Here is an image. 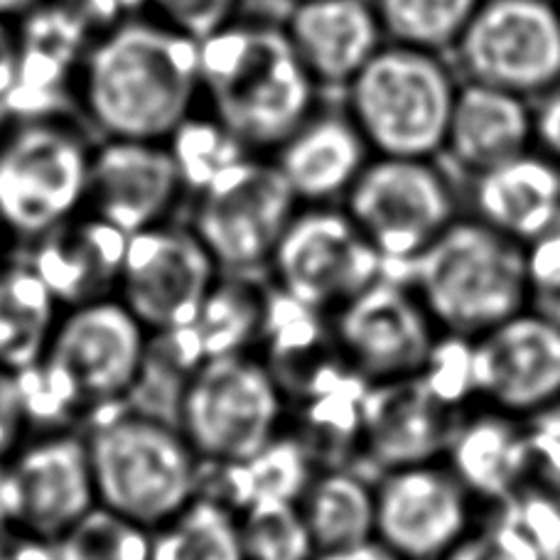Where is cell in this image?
I'll return each instance as SVG.
<instances>
[{
    "mask_svg": "<svg viewBox=\"0 0 560 560\" xmlns=\"http://www.w3.org/2000/svg\"><path fill=\"white\" fill-rule=\"evenodd\" d=\"M30 435L18 376L0 369V459H8Z\"/></svg>",
    "mask_w": 560,
    "mask_h": 560,
    "instance_id": "f35d334b",
    "label": "cell"
},
{
    "mask_svg": "<svg viewBox=\"0 0 560 560\" xmlns=\"http://www.w3.org/2000/svg\"><path fill=\"white\" fill-rule=\"evenodd\" d=\"M315 560H401V558L388 551L386 546H382L374 538V541H366L359 546L337 548V551H323L315 556Z\"/></svg>",
    "mask_w": 560,
    "mask_h": 560,
    "instance_id": "f6af8a7d",
    "label": "cell"
},
{
    "mask_svg": "<svg viewBox=\"0 0 560 560\" xmlns=\"http://www.w3.org/2000/svg\"><path fill=\"white\" fill-rule=\"evenodd\" d=\"M283 27L319 89H345L386 45L372 0H305Z\"/></svg>",
    "mask_w": 560,
    "mask_h": 560,
    "instance_id": "cb8c5ba5",
    "label": "cell"
},
{
    "mask_svg": "<svg viewBox=\"0 0 560 560\" xmlns=\"http://www.w3.org/2000/svg\"><path fill=\"white\" fill-rule=\"evenodd\" d=\"M401 276L443 335L477 339L526 310V246L459 214Z\"/></svg>",
    "mask_w": 560,
    "mask_h": 560,
    "instance_id": "5b68a950",
    "label": "cell"
},
{
    "mask_svg": "<svg viewBox=\"0 0 560 560\" xmlns=\"http://www.w3.org/2000/svg\"><path fill=\"white\" fill-rule=\"evenodd\" d=\"M534 148L532 102L504 89L459 82L443 155L463 177H475Z\"/></svg>",
    "mask_w": 560,
    "mask_h": 560,
    "instance_id": "484cf974",
    "label": "cell"
},
{
    "mask_svg": "<svg viewBox=\"0 0 560 560\" xmlns=\"http://www.w3.org/2000/svg\"><path fill=\"white\" fill-rule=\"evenodd\" d=\"M3 532H15V497L5 459H0V534Z\"/></svg>",
    "mask_w": 560,
    "mask_h": 560,
    "instance_id": "bcb514c9",
    "label": "cell"
},
{
    "mask_svg": "<svg viewBox=\"0 0 560 560\" xmlns=\"http://www.w3.org/2000/svg\"><path fill=\"white\" fill-rule=\"evenodd\" d=\"M236 514L246 560H315L319 553L300 502L264 499Z\"/></svg>",
    "mask_w": 560,
    "mask_h": 560,
    "instance_id": "836d02e7",
    "label": "cell"
},
{
    "mask_svg": "<svg viewBox=\"0 0 560 560\" xmlns=\"http://www.w3.org/2000/svg\"><path fill=\"white\" fill-rule=\"evenodd\" d=\"M13 254H15V242L10 238L3 222H0V266H3L8 258H13Z\"/></svg>",
    "mask_w": 560,
    "mask_h": 560,
    "instance_id": "c3c4849f",
    "label": "cell"
},
{
    "mask_svg": "<svg viewBox=\"0 0 560 560\" xmlns=\"http://www.w3.org/2000/svg\"><path fill=\"white\" fill-rule=\"evenodd\" d=\"M469 183V214L528 246L560 226V165L536 148Z\"/></svg>",
    "mask_w": 560,
    "mask_h": 560,
    "instance_id": "d4e9b609",
    "label": "cell"
},
{
    "mask_svg": "<svg viewBox=\"0 0 560 560\" xmlns=\"http://www.w3.org/2000/svg\"><path fill=\"white\" fill-rule=\"evenodd\" d=\"M148 342V329L116 295L65 307L43 359L15 374L30 433L82 428L126 404Z\"/></svg>",
    "mask_w": 560,
    "mask_h": 560,
    "instance_id": "3957f363",
    "label": "cell"
},
{
    "mask_svg": "<svg viewBox=\"0 0 560 560\" xmlns=\"http://www.w3.org/2000/svg\"><path fill=\"white\" fill-rule=\"evenodd\" d=\"M384 273V258L342 205H300L266 266L276 290L325 315Z\"/></svg>",
    "mask_w": 560,
    "mask_h": 560,
    "instance_id": "8fae6325",
    "label": "cell"
},
{
    "mask_svg": "<svg viewBox=\"0 0 560 560\" xmlns=\"http://www.w3.org/2000/svg\"><path fill=\"white\" fill-rule=\"evenodd\" d=\"M13 121V114H10V108L5 102H0V136H3L5 128Z\"/></svg>",
    "mask_w": 560,
    "mask_h": 560,
    "instance_id": "f907efd6",
    "label": "cell"
},
{
    "mask_svg": "<svg viewBox=\"0 0 560 560\" xmlns=\"http://www.w3.org/2000/svg\"><path fill=\"white\" fill-rule=\"evenodd\" d=\"M319 467L307 440L288 425L242 463L205 465L202 492L222 499L234 512L264 499L300 502Z\"/></svg>",
    "mask_w": 560,
    "mask_h": 560,
    "instance_id": "4316f807",
    "label": "cell"
},
{
    "mask_svg": "<svg viewBox=\"0 0 560 560\" xmlns=\"http://www.w3.org/2000/svg\"><path fill=\"white\" fill-rule=\"evenodd\" d=\"M443 463L482 512L536 482L534 447L526 418L475 404L459 413Z\"/></svg>",
    "mask_w": 560,
    "mask_h": 560,
    "instance_id": "44dd1931",
    "label": "cell"
},
{
    "mask_svg": "<svg viewBox=\"0 0 560 560\" xmlns=\"http://www.w3.org/2000/svg\"><path fill=\"white\" fill-rule=\"evenodd\" d=\"M459 413L430 392L420 376L372 384L364 406L362 453L378 475L443 459Z\"/></svg>",
    "mask_w": 560,
    "mask_h": 560,
    "instance_id": "7402d4cb",
    "label": "cell"
},
{
    "mask_svg": "<svg viewBox=\"0 0 560 560\" xmlns=\"http://www.w3.org/2000/svg\"><path fill=\"white\" fill-rule=\"evenodd\" d=\"M5 465L20 534L55 544L96 506L82 428L30 433Z\"/></svg>",
    "mask_w": 560,
    "mask_h": 560,
    "instance_id": "2e32d148",
    "label": "cell"
},
{
    "mask_svg": "<svg viewBox=\"0 0 560 560\" xmlns=\"http://www.w3.org/2000/svg\"><path fill=\"white\" fill-rule=\"evenodd\" d=\"M482 0H372L386 43L453 49Z\"/></svg>",
    "mask_w": 560,
    "mask_h": 560,
    "instance_id": "d6a6232c",
    "label": "cell"
},
{
    "mask_svg": "<svg viewBox=\"0 0 560 560\" xmlns=\"http://www.w3.org/2000/svg\"><path fill=\"white\" fill-rule=\"evenodd\" d=\"M288 425L285 388L256 352L207 359L189 376L177 413L205 465L242 463Z\"/></svg>",
    "mask_w": 560,
    "mask_h": 560,
    "instance_id": "ba28073f",
    "label": "cell"
},
{
    "mask_svg": "<svg viewBox=\"0 0 560 560\" xmlns=\"http://www.w3.org/2000/svg\"><path fill=\"white\" fill-rule=\"evenodd\" d=\"M479 528L504 560H560V497L541 482L485 509Z\"/></svg>",
    "mask_w": 560,
    "mask_h": 560,
    "instance_id": "4dcf8cb0",
    "label": "cell"
},
{
    "mask_svg": "<svg viewBox=\"0 0 560 560\" xmlns=\"http://www.w3.org/2000/svg\"><path fill=\"white\" fill-rule=\"evenodd\" d=\"M450 52L463 82L532 102L560 82L558 0H482Z\"/></svg>",
    "mask_w": 560,
    "mask_h": 560,
    "instance_id": "7c38bea8",
    "label": "cell"
},
{
    "mask_svg": "<svg viewBox=\"0 0 560 560\" xmlns=\"http://www.w3.org/2000/svg\"><path fill=\"white\" fill-rule=\"evenodd\" d=\"M283 23L238 18L199 43V102L246 153L273 155L319 106Z\"/></svg>",
    "mask_w": 560,
    "mask_h": 560,
    "instance_id": "7a4b0ae2",
    "label": "cell"
},
{
    "mask_svg": "<svg viewBox=\"0 0 560 560\" xmlns=\"http://www.w3.org/2000/svg\"><path fill=\"white\" fill-rule=\"evenodd\" d=\"M199 102V43L150 13L94 35L74 114L96 140H167Z\"/></svg>",
    "mask_w": 560,
    "mask_h": 560,
    "instance_id": "6da1fadb",
    "label": "cell"
},
{
    "mask_svg": "<svg viewBox=\"0 0 560 560\" xmlns=\"http://www.w3.org/2000/svg\"><path fill=\"white\" fill-rule=\"evenodd\" d=\"M298 207L273 158L244 153L189 192L179 219L222 273L266 276L268 258Z\"/></svg>",
    "mask_w": 560,
    "mask_h": 560,
    "instance_id": "9c48e42d",
    "label": "cell"
},
{
    "mask_svg": "<svg viewBox=\"0 0 560 560\" xmlns=\"http://www.w3.org/2000/svg\"><path fill=\"white\" fill-rule=\"evenodd\" d=\"M337 357L369 384L413 378L440 329L401 273L386 271L329 313Z\"/></svg>",
    "mask_w": 560,
    "mask_h": 560,
    "instance_id": "4fadbf2b",
    "label": "cell"
},
{
    "mask_svg": "<svg viewBox=\"0 0 560 560\" xmlns=\"http://www.w3.org/2000/svg\"><path fill=\"white\" fill-rule=\"evenodd\" d=\"M459 82L443 52L386 43L342 89V106L374 155L440 158Z\"/></svg>",
    "mask_w": 560,
    "mask_h": 560,
    "instance_id": "8992f818",
    "label": "cell"
},
{
    "mask_svg": "<svg viewBox=\"0 0 560 560\" xmlns=\"http://www.w3.org/2000/svg\"><path fill=\"white\" fill-rule=\"evenodd\" d=\"M0 560H57L55 544L43 538L3 532L0 534Z\"/></svg>",
    "mask_w": 560,
    "mask_h": 560,
    "instance_id": "b9f144b4",
    "label": "cell"
},
{
    "mask_svg": "<svg viewBox=\"0 0 560 560\" xmlns=\"http://www.w3.org/2000/svg\"><path fill=\"white\" fill-rule=\"evenodd\" d=\"M526 307L560 327V226L526 246Z\"/></svg>",
    "mask_w": 560,
    "mask_h": 560,
    "instance_id": "74e56055",
    "label": "cell"
},
{
    "mask_svg": "<svg viewBox=\"0 0 560 560\" xmlns=\"http://www.w3.org/2000/svg\"><path fill=\"white\" fill-rule=\"evenodd\" d=\"M45 3H49V0H0V18L13 20L15 23V20L27 15L30 10H35Z\"/></svg>",
    "mask_w": 560,
    "mask_h": 560,
    "instance_id": "7dc6e473",
    "label": "cell"
},
{
    "mask_svg": "<svg viewBox=\"0 0 560 560\" xmlns=\"http://www.w3.org/2000/svg\"><path fill=\"white\" fill-rule=\"evenodd\" d=\"M342 207L392 273L411 266L463 214L455 179L440 158L374 155Z\"/></svg>",
    "mask_w": 560,
    "mask_h": 560,
    "instance_id": "30bf717a",
    "label": "cell"
},
{
    "mask_svg": "<svg viewBox=\"0 0 560 560\" xmlns=\"http://www.w3.org/2000/svg\"><path fill=\"white\" fill-rule=\"evenodd\" d=\"M477 404L532 418L560 404V327L524 310L472 339Z\"/></svg>",
    "mask_w": 560,
    "mask_h": 560,
    "instance_id": "ac0fdd59",
    "label": "cell"
},
{
    "mask_svg": "<svg viewBox=\"0 0 560 560\" xmlns=\"http://www.w3.org/2000/svg\"><path fill=\"white\" fill-rule=\"evenodd\" d=\"M544 487H548V489H553V492L560 497V465L553 469L551 475H548L544 482H541Z\"/></svg>",
    "mask_w": 560,
    "mask_h": 560,
    "instance_id": "681fc988",
    "label": "cell"
},
{
    "mask_svg": "<svg viewBox=\"0 0 560 560\" xmlns=\"http://www.w3.org/2000/svg\"><path fill=\"white\" fill-rule=\"evenodd\" d=\"M482 514L443 459L376 477L374 538L401 560H443L475 532Z\"/></svg>",
    "mask_w": 560,
    "mask_h": 560,
    "instance_id": "9a60e30c",
    "label": "cell"
},
{
    "mask_svg": "<svg viewBox=\"0 0 560 560\" xmlns=\"http://www.w3.org/2000/svg\"><path fill=\"white\" fill-rule=\"evenodd\" d=\"M18 35L13 20L0 18V102H5L15 82Z\"/></svg>",
    "mask_w": 560,
    "mask_h": 560,
    "instance_id": "7bdbcfd3",
    "label": "cell"
},
{
    "mask_svg": "<svg viewBox=\"0 0 560 560\" xmlns=\"http://www.w3.org/2000/svg\"><path fill=\"white\" fill-rule=\"evenodd\" d=\"M187 185L165 140L94 143L86 209L126 234L183 217Z\"/></svg>",
    "mask_w": 560,
    "mask_h": 560,
    "instance_id": "e0dca14e",
    "label": "cell"
},
{
    "mask_svg": "<svg viewBox=\"0 0 560 560\" xmlns=\"http://www.w3.org/2000/svg\"><path fill=\"white\" fill-rule=\"evenodd\" d=\"M148 13L202 43L244 15V0H148Z\"/></svg>",
    "mask_w": 560,
    "mask_h": 560,
    "instance_id": "8d00e7d4",
    "label": "cell"
},
{
    "mask_svg": "<svg viewBox=\"0 0 560 560\" xmlns=\"http://www.w3.org/2000/svg\"><path fill=\"white\" fill-rule=\"evenodd\" d=\"M62 305L23 258L0 266V369L25 372L43 359Z\"/></svg>",
    "mask_w": 560,
    "mask_h": 560,
    "instance_id": "f1b7e54d",
    "label": "cell"
},
{
    "mask_svg": "<svg viewBox=\"0 0 560 560\" xmlns=\"http://www.w3.org/2000/svg\"><path fill=\"white\" fill-rule=\"evenodd\" d=\"M266 276L222 273L207 295L192 329L205 359L256 352L266 315Z\"/></svg>",
    "mask_w": 560,
    "mask_h": 560,
    "instance_id": "f546056e",
    "label": "cell"
},
{
    "mask_svg": "<svg viewBox=\"0 0 560 560\" xmlns=\"http://www.w3.org/2000/svg\"><path fill=\"white\" fill-rule=\"evenodd\" d=\"M300 509L319 553L374 541L376 479L354 463L319 467Z\"/></svg>",
    "mask_w": 560,
    "mask_h": 560,
    "instance_id": "83f0119b",
    "label": "cell"
},
{
    "mask_svg": "<svg viewBox=\"0 0 560 560\" xmlns=\"http://www.w3.org/2000/svg\"><path fill=\"white\" fill-rule=\"evenodd\" d=\"M443 560H504L502 553L497 551L494 544L489 541L482 528H475L463 544H457Z\"/></svg>",
    "mask_w": 560,
    "mask_h": 560,
    "instance_id": "ee69618b",
    "label": "cell"
},
{
    "mask_svg": "<svg viewBox=\"0 0 560 560\" xmlns=\"http://www.w3.org/2000/svg\"><path fill=\"white\" fill-rule=\"evenodd\" d=\"M94 143L77 114L10 121L0 136V222L15 248L84 212Z\"/></svg>",
    "mask_w": 560,
    "mask_h": 560,
    "instance_id": "52a82bcc",
    "label": "cell"
},
{
    "mask_svg": "<svg viewBox=\"0 0 560 560\" xmlns=\"http://www.w3.org/2000/svg\"><path fill=\"white\" fill-rule=\"evenodd\" d=\"M96 504L155 532L202 492L205 463L175 423L118 404L82 425Z\"/></svg>",
    "mask_w": 560,
    "mask_h": 560,
    "instance_id": "277c9868",
    "label": "cell"
},
{
    "mask_svg": "<svg viewBox=\"0 0 560 560\" xmlns=\"http://www.w3.org/2000/svg\"><path fill=\"white\" fill-rule=\"evenodd\" d=\"M150 560H246L238 514L222 499L199 492L150 532Z\"/></svg>",
    "mask_w": 560,
    "mask_h": 560,
    "instance_id": "1f68e13d",
    "label": "cell"
},
{
    "mask_svg": "<svg viewBox=\"0 0 560 560\" xmlns=\"http://www.w3.org/2000/svg\"><path fill=\"white\" fill-rule=\"evenodd\" d=\"M165 143L173 150L179 173L185 177L187 197L192 189L205 185L207 179L219 173L224 165L246 153V150L229 136L226 128L219 124L214 116H209L202 106H199L192 116L185 118Z\"/></svg>",
    "mask_w": 560,
    "mask_h": 560,
    "instance_id": "d590c367",
    "label": "cell"
},
{
    "mask_svg": "<svg viewBox=\"0 0 560 560\" xmlns=\"http://www.w3.org/2000/svg\"><path fill=\"white\" fill-rule=\"evenodd\" d=\"M57 560H150V532L94 506L55 541Z\"/></svg>",
    "mask_w": 560,
    "mask_h": 560,
    "instance_id": "e575fe53",
    "label": "cell"
},
{
    "mask_svg": "<svg viewBox=\"0 0 560 560\" xmlns=\"http://www.w3.org/2000/svg\"><path fill=\"white\" fill-rule=\"evenodd\" d=\"M534 148L560 165V82L532 98Z\"/></svg>",
    "mask_w": 560,
    "mask_h": 560,
    "instance_id": "ab89813d",
    "label": "cell"
},
{
    "mask_svg": "<svg viewBox=\"0 0 560 560\" xmlns=\"http://www.w3.org/2000/svg\"><path fill=\"white\" fill-rule=\"evenodd\" d=\"M558 8H560V0H558Z\"/></svg>",
    "mask_w": 560,
    "mask_h": 560,
    "instance_id": "f5cc1de1",
    "label": "cell"
},
{
    "mask_svg": "<svg viewBox=\"0 0 560 560\" xmlns=\"http://www.w3.org/2000/svg\"><path fill=\"white\" fill-rule=\"evenodd\" d=\"M128 234L84 209L52 232L15 248L62 307L116 295Z\"/></svg>",
    "mask_w": 560,
    "mask_h": 560,
    "instance_id": "ffe728a7",
    "label": "cell"
},
{
    "mask_svg": "<svg viewBox=\"0 0 560 560\" xmlns=\"http://www.w3.org/2000/svg\"><path fill=\"white\" fill-rule=\"evenodd\" d=\"M222 268L183 219L128 234L116 298L150 335L192 325Z\"/></svg>",
    "mask_w": 560,
    "mask_h": 560,
    "instance_id": "5bb4252c",
    "label": "cell"
},
{
    "mask_svg": "<svg viewBox=\"0 0 560 560\" xmlns=\"http://www.w3.org/2000/svg\"><path fill=\"white\" fill-rule=\"evenodd\" d=\"M15 82L5 104L13 118L74 114V92L96 30L67 3H49L15 20Z\"/></svg>",
    "mask_w": 560,
    "mask_h": 560,
    "instance_id": "d6986e66",
    "label": "cell"
},
{
    "mask_svg": "<svg viewBox=\"0 0 560 560\" xmlns=\"http://www.w3.org/2000/svg\"><path fill=\"white\" fill-rule=\"evenodd\" d=\"M96 33L148 13V0H67Z\"/></svg>",
    "mask_w": 560,
    "mask_h": 560,
    "instance_id": "60d3db41",
    "label": "cell"
},
{
    "mask_svg": "<svg viewBox=\"0 0 560 560\" xmlns=\"http://www.w3.org/2000/svg\"><path fill=\"white\" fill-rule=\"evenodd\" d=\"M288 5H298V3H305V0H285Z\"/></svg>",
    "mask_w": 560,
    "mask_h": 560,
    "instance_id": "816d5d0a",
    "label": "cell"
},
{
    "mask_svg": "<svg viewBox=\"0 0 560 560\" xmlns=\"http://www.w3.org/2000/svg\"><path fill=\"white\" fill-rule=\"evenodd\" d=\"M271 158L300 205H342L374 150L342 104H319Z\"/></svg>",
    "mask_w": 560,
    "mask_h": 560,
    "instance_id": "603a6c76",
    "label": "cell"
}]
</instances>
